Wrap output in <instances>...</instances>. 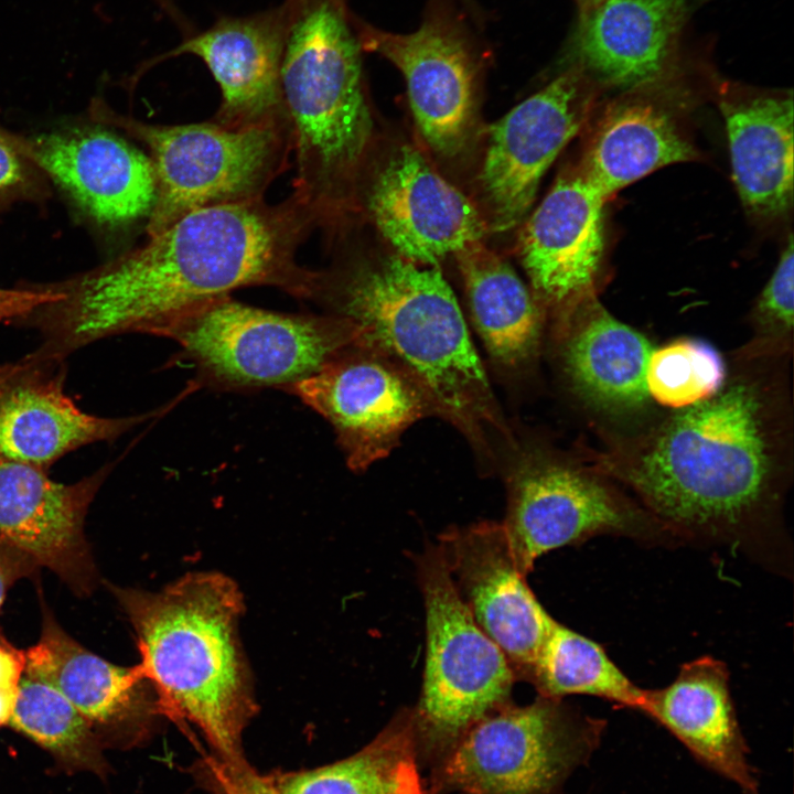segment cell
Instances as JSON below:
<instances>
[{
    "mask_svg": "<svg viewBox=\"0 0 794 794\" xmlns=\"http://www.w3.org/2000/svg\"><path fill=\"white\" fill-rule=\"evenodd\" d=\"M61 297L62 292L52 285L24 289L0 288V322H18Z\"/></svg>",
    "mask_w": 794,
    "mask_h": 794,
    "instance_id": "e575fe53",
    "label": "cell"
},
{
    "mask_svg": "<svg viewBox=\"0 0 794 794\" xmlns=\"http://www.w3.org/2000/svg\"><path fill=\"white\" fill-rule=\"evenodd\" d=\"M438 549L453 586L482 631L502 650L516 679H527L554 620L517 567L502 523L449 529Z\"/></svg>",
    "mask_w": 794,
    "mask_h": 794,
    "instance_id": "5bb4252c",
    "label": "cell"
},
{
    "mask_svg": "<svg viewBox=\"0 0 794 794\" xmlns=\"http://www.w3.org/2000/svg\"><path fill=\"white\" fill-rule=\"evenodd\" d=\"M528 680L539 696L582 694L643 711L645 689L633 684L597 642L555 622Z\"/></svg>",
    "mask_w": 794,
    "mask_h": 794,
    "instance_id": "f1b7e54d",
    "label": "cell"
},
{
    "mask_svg": "<svg viewBox=\"0 0 794 794\" xmlns=\"http://www.w3.org/2000/svg\"><path fill=\"white\" fill-rule=\"evenodd\" d=\"M792 357L734 352L720 388L581 455L680 544L729 547L792 573L784 507L793 476Z\"/></svg>",
    "mask_w": 794,
    "mask_h": 794,
    "instance_id": "6da1fadb",
    "label": "cell"
},
{
    "mask_svg": "<svg viewBox=\"0 0 794 794\" xmlns=\"http://www.w3.org/2000/svg\"><path fill=\"white\" fill-rule=\"evenodd\" d=\"M148 334L174 341L207 385L227 390L288 388L358 345V332L332 314L283 313L230 296L175 313Z\"/></svg>",
    "mask_w": 794,
    "mask_h": 794,
    "instance_id": "8992f818",
    "label": "cell"
},
{
    "mask_svg": "<svg viewBox=\"0 0 794 794\" xmlns=\"http://www.w3.org/2000/svg\"><path fill=\"white\" fill-rule=\"evenodd\" d=\"M65 375L64 358L36 350L0 364V453L47 471L68 452L115 440L152 416L84 412L65 394Z\"/></svg>",
    "mask_w": 794,
    "mask_h": 794,
    "instance_id": "e0dca14e",
    "label": "cell"
},
{
    "mask_svg": "<svg viewBox=\"0 0 794 794\" xmlns=\"http://www.w3.org/2000/svg\"><path fill=\"white\" fill-rule=\"evenodd\" d=\"M732 176L745 211L761 221L793 205V98L758 95L722 100Z\"/></svg>",
    "mask_w": 794,
    "mask_h": 794,
    "instance_id": "d4e9b609",
    "label": "cell"
},
{
    "mask_svg": "<svg viewBox=\"0 0 794 794\" xmlns=\"http://www.w3.org/2000/svg\"><path fill=\"white\" fill-rule=\"evenodd\" d=\"M308 301L351 322L361 346L401 365L437 415L480 451L506 425L457 298L437 265L401 256L314 271Z\"/></svg>",
    "mask_w": 794,
    "mask_h": 794,
    "instance_id": "3957f363",
    "label": "cell"
},
{
    "mask_svg": "<svg viewBox=\"0 0 794 794\" xmlns=\"http://www.w3.org/2000/svg\"><path fill=\"white\" fill-rule=\"evenodd\" d=\"M726 375V362L712 345L680 337L652 351L645 380L655 405L677 410L712 396Z\"/></svg>",
    "mask_w": 794,
    "mask_h": 794,
    "instance_id": "4dcf8cb0",
    "label": "cell"
},
{
    "mask_svg": "<svg viewBox=\"0 0 794 794\" xmlns=\"http://www.w3.org/2000/svg\"><path fill=\"white\" fill-rule=\"evenodd\" d=\"M42 630L25 651L24 675L58 690L84 716L101 745L130 742L161 711L140 665H115L75 641L56 621L39 588Z\"/></svg>",
    "mask_w": 794,
    "mask_h": 794,
    "instance_id": "ffe728a7",
    "label": "cell"
},
{
    "mask_svg": "<svg viewBox=\"0 0 794 794\" xmlns=\"http://www.w3.org/2000/svg\"><path fill=\"white\" fill-rule=\"evenodd\" d=\"M552 318V337L565 382L601 437L633 433L657 415L646 388L654 347L613 316L597 293Z\"/></svg>",
    "mask_w": 794,
    "mask_h": 794,
    "instance_id": "7c38bea8",
    "label": "cell"
},
{
    "mask_svg": "<svg viewBox=\"0 0 794 794\" xmlns=\"http://www.w3.org/2000/svg\"><path fill=\"white\" fill-rule=\"evenodd\" d=\"M285 390L332 426L355 472L387 457L412 423L437 415L430 396L407 369L361 345Z\"/></svg>",
    "mask_w": 794,
    "mask_h": 794,
    "instance_id": "8fae6325",
    "label": "cell"
},
{
    "mask_svg": "<svg viewBox=\"0 0 794 794\" xmlns=\"http://www.w3.org/2000/svg\"><path fill=\"white\" fill-rule=\"evenodd\" d=\"M790 234L777 266L749 315L752 336L737 352L749 357H792L794 254Z\"/></svg>",
    "mask_w": 794,
    "mask_h": 794,
    "instance_id": "1f68e13d",
    "label": "cell"
},
{
    "mask_svg": "<svg viewBox=\"0 0 794 794\" xmlns=\"http://www.w3.org/2000/svg\"><path fill=\"white\" fill-rule=\"evenodd\" d=\"M593 99L591 79L576 66L491 127L480 181L495 229L506 230L526 214L543 175L578 133Z\"/></svg>",
    "mask_w": 794,
    "mask_h": 794,
    "instance_id": "4fadbf2b",
    "label": "cell"
},
{
    "mask_svg": "<svg viewBox=\"0 0 794 794\" xmlns=\"http://www.w3.org/2000/svg\"><path fill=\"white\" fill-rule=\"evenodd\" d=\"M362 49L379 53L404 75L416 125L438 154L465 147L475 116V66L464 41L449 26L425 22L395 34L363 28Z\"/></svg>",
    "mask_w": 794,
    "mask_h": 794,
    "instance_id": "44dd1931",
    "label": "cell"
},
{
    "mask_svg": "<svg viewBox=\"0 0 794 794\" xmlns=\"http://www.w3.org/2000/svg\"><path fill=\"white\" fill-rule=\"evenodd\" d=\"M474 326L489 354L517 368L538 354L545 312L500 256L475 242L455 254Z\"/></svg>",
    "mask_w": 794,
    "mask_h": 794,
    "instance_id": "83f0119b",
    "label": "cell"
},
{
    "mask_svg": "<svg viewBox=\"0 0 794 794\" xmlns=\"http://www.w3.org/2000/svg\"><path fill=\"white\" fill-rule=\"evenodd\" d=\"M604 728L558 698L506 704L457 740L444 780L463 794H550L591 758Z\"/></svg>",
    "mask_w": 794,
    "mask_h": 794,
    "instance_id": "9c48e42d",
    "label": "cell"
},
{
    "mask_svg": "<svg viewBox=\"0 0 794 794\" xmlns=\"http://www.w3.org/2000/svg\"><path fill=\"white\" fill-rule=\"evenodd\" d=\"M417 573L427 654L416 728L432 741L453 742L507 704L516 676L461 600L438 546L418 556Z\"/></svg>",
    "mask_w": 794,
    "mask_h": 794,
    "instance_id": "30bf717a",
    "label": "cell"
},
{
    "mask_svg": "<svg viewBox=\"0 0 794 794\" xmlns=\"http://www.w3.org/2000/svg\"><path fill=\"white\" fill-rule=\"evenodd\" d=\"M502 524L525 576L544 554L599 535L647 546L680 545L630 492L581 454L547 447L529 450L512 470Z\"/></svg>",
    "mask_w": 794,
    "mask_h": 794,
    "instance_id": "ba28073f",
    "label": "cell"
},
{
    "mask_svg": "<svg viewBox=\"0 0 794 794\" xmlns=\"http://www.w3.org/2000/svg\"><path fill=\"white\" fill-rule=\"evenodd\" d=\"M158 2H162L163 0H157Z\"/></svg>",
    "mask_w": 794,
    "mask_h": 794,
    "instance_id": "f35d334b",
    "label": "cell"
},
{
    "mask_svg": "<svg viewBox=\"0 0 794 794\" xmlns=\"http://www.w3.org/2000/svg\"><path fill=\"white\" fill-rule=\"evenodd\" d=\"M90 111L96 121L126 131L149 151L155 201L147 218L148 236L200 208L264 198L292 152L288 122L242 128L212 120L152 125L118 114L99 99Z\"/></svg>",
    "mask_w": 794,
    "mask_h": 794,
    "instance_id": "52a82bcc",
    "label": "cell"
},
{
    "mask_svg": "<svg viewBox=\"0 0 794 794\" xmlns=\"http://www.w3.org/2000/svg\"><path fill=\"white\" fill-rule=\"evenodd\" d=\"M604 202L577 164L558 176L525 224L522 260L545 314L597 293Z\"/></svg>",
    "mask_w": 794,
    "mask_h": 794,
    "instance_id": "d6986e66",
    "label": "cell"
},
{
    "mask_svg": "<svg viewBox=\"0 0 794 794\" xmlns=\"http://www.w3.org/2000/svg\"><path fill=\"white\" fill-rule=\"evenodd\" d=\"M579 4L580 12L587 10L588 8L594 6L600 0H576Z\"/></svg>",
    "mask_w": 794,
    "mask_h": 794,
    "instance_id": "74e56055",
    "label": "cell"
},
{
    "mask_svg": "<svg viewBox=\"0 0 794 794\" xmlns=\"http://www.w3.org/2000/svg\"><path fill=\"white\" fill-rule=\"evenodd\" d=\"M25 662V651L10 643L0 630V727L9 725L12 717Z\"/></svg>",
    "mask_w": 794,
    "mask_h": 794,
    "instance_id": "836d02e7",
    "label": "cell"
},
{
    "mask_svg": "<svg viewBox=\"0 0 794 794\" xmlns=\"http://www.w3.org/2000/svg\"><path fill=\"white\" fill-rule=\"evenodd\" d=\"M35 185V167L18 150L12 133L0 128V206L25 196Z\"/></svg>",
    "mask_w": 794,
    "mask_h": 794,
    "instance_id": "d6a6232c",
    "label": "cell"
},
{
    "mask_svg": "<svg viewBox=\"0 0 794 794\" xmlns=\"http://www.w3.org/2000/svg\"><path fill=\"white\" fill-rule=\"evenodd\" d=\"M131 623L161 711L196 725L226 763L242 762L240 736L255 713L238 624L244 598L219 572H191L159 591L107 583Z\"/></svg>",
    "mask_w": 794,
    "mask_h": 794,
    "instance_id": "277c9868",
    "label": "cell"
},
{
    "mask_svg": "<svg viewBox=\"0 0 794 794\" xmlns=\"http://www.w3.org/2000/svg\"><path fill=\"white\" fill-rule=\"evenodd\" d=\"M9 725L43 750L66 773L87 771L105 779L104 747L84 716L58 690L22 676Z\"/></svg>",
    "mask_w": 794,
    "mask_h": 794,
    "instance_id": "f546056e",
    "label": "cell"
},
{
    "mask_svg": "<svg viewBox=\"0 0 794 794\" xmlns=\"http://www.w3.org/2000/svg\"><path fill=\"white\" fill-rule=\"evenodd\" d=\"M316 226L293 193L193 211L94 270L52 285L62 297L19 322L41 335L39 352L65 358L95 341L146 333L193 305L251 286L308 300L314 271L297 261Z\"/></svg>",
    "mask_w": 794,
    "mask_h": 794,
    "instance_id": "7a4b0ae2",
    "label": "cell"
},
{
    "mask_svg": "<svg viewBox=\"0 0 794 794\" xmlns=\"http://www.w3.org/2000/svg\"><path fill=\"white\" fill-rule=\"evenodd\" d=\"M642 712L673 733L698 761L738 785L742 794H759L725 663L702 656L684 664L668 686L645 689Z\"/></svg>",
    "mask_w": 794,
    "mask_h": 794,
    "instance_id": "cb8c5ba5",
    "label": "cell"
},
{
    "mask_svg": "<svg viewBox=\"0 0 794 794\" xmlns=\"http://www.w3.org/2000/svg\"><path fill=\"white\" fill-rule=\"evenodd\" d=\"M281 97L293 194L326 225L351 203L371 136L361 42L339 0H285Z\"/></svg>",
    "mask_w": 794,
    "mask_h": 794,
    "instance_id": "5b68a950",
    "label": "cell"
},
{
    "mask_svg": "<svg viewBox=\"0 0 794 794\" xmlns=\"http://www.w3.org/2000/svg\"><path fill=\"white\" fill-rule=\"evenodd\" d=\"M109 470L64 484L0 453V539L29 552L81 598L100 583L84 524Z\"/></svg>",
    "mask_w": 794,
    "mask_h": 794,
    "instance_id": "9a60e30c",
    "label": "cell"
},
{
    "mask_svg": "<svg viewBox=\"0 0 794 794\" xmlns=\"http://www.w3.org/2000/svg\"><path fill=\"white\" fill-rule=\"evenodd\" d=\"M18 150L58 184L92 219L120 227L148 218L155 178L148 155L100 126L23 137Z\"/></svg>",
    "mask_w": 794,
    "mask_h": 794,
    "instance_id": "2e32d148",
    "label": "cell"
},
{
    "mask_svg": "<svg viewBox=\"0 0 794 794\" xmlns=\"http://www.w3.org/2000/svg\"><path fill=\"white\" fill-rule=\"evenodd\" d=\"M367 213L399 256L438 265L480 242L484 222L471 201L410 147L396 149L367 192Z\"/></svg>",
    "mask_w": 794,
    "mask_h": 794,
    "instance_id": "ac0fdd59",
    "label": "cell"
},
{
    "mask_svg": "<svg viewBox=\"0 0 794 794\" xmlns=\"http://www.w3.org/2000/svg\"><path fill=\"white\" fill-rule=\"evenodd\" d=\"M686 0H600L580 13L573 51L589 78L651 88L673 68Z\"/></svg>",
    "mask_w": 794,
    "mask_h": 794,
    "instance_id": "603a6c76",
    "label": "cell"
},
{
    "mask_svg": "<svg viewBox=\"0 0 794 794\" xmlns=\"http://www.w3.org/2000/svg\"><path fill=\"white\" fill-rule=\"evenodd\" d=\"M415 730V715H406L357 753L332 764L273 777L240 763L226 773L242 794H425Z\"/></svg>",
    "mask_w": 794,
    "mask_h": 794,
    "instance_id": "4316f807",
    "label": "cell"
},
{
    "mask_svg": "<svg viewBox=\"0 0 794 794\" xmlns=\"http://www.w3.org/2000/svg\"><path fill=\"white\" fill-rule=\"evenodd\" d=\"M40 567L29 552L0 539V610L11 587L17 581L37 573Z\"/></svg>",
    "mask_w": 794,
    "mask_h": 794,
    "instance_id": "d590c367",
    "label": "cell"
},
{
    "mask_svg": "<svg viewBox=\"0 0 794 794\" xmlns=\"http://www.w3.org/2000/svg\"><path fill=\"white\" fill-rule=\"evenodd\" d=\"M696 158V149L666 109L630 99L605 109L578 167L607 201L657 169Z\"/></svg>",
    "mask_w": 794,
    "mask_h": 794,
    "instance_id": "484cf974",
    "label": "cell"
},
{
    "mask_svg": "<svg viewBox=\"0 0 794 794\" xmlns=\"http://www.w3.org/2000/svg\"><path fill=\"white\" fill-rule=\"evenodd\" d=\"M212 770L218 785L217 794H242L221 764L212 765Z\"/></svg>",
    "mask_w": 794,
    "mask_h": 794,
    "instance_id": "8d00e7d4",
    "label": "cell"
},
{
    "mask_svg": "<svg viewBox=\"0 0 794 794\" xmlns=\"http://www.w3.org/2000/svg\"><path fill=\"white\" fill-rule=\"evenodd\" d=\"M283 39L280 4L247 15L221 17L154 62L185 54L201 58L221 90L212 119L216 124L242 128L288 122L280 86Z\"/></svg>",
    "mask_w": 794,
    "mask_h": 794,
    "instance_id": "7402d4cb",
    "label": "cell"
}]
</instances>
